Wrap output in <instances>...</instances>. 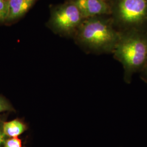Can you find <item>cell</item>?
Returning <instances> with one entry per match:
<instances>
[{"instance_id":"6da1fadb","label":"cell","mask_w":147,"mask_h":147,"mask_svg":"<svg viewBox=\"0 0 147 147\" xmlns=\"http://www.w3.org/2000/svg\"><path fill=\"white\" fill-rule=\"evenodd\" d=\"M77 41L89 50L104 52L114 50L117 38L106 21L90 18L82 22L75 33Z\"/></svg>"},{"instance_id":"7a4b0ae2","label":"cell","mask_w":147,"mask_h":147,"mask_svg":"<svg viewBox=\"0 0 147 147\" xmlns=\"http://www.w3.org/2000/svg\"><path fill=\"white\" fill-rule=\"evenodd\" d=\"M113 51L124 66L125 82L130 84L132 74L141 70L147 61V41L139 37H129L118 42Z\"/></svg>"},{"instance_id":"3957f363","label":"cell","mask_w":147,"mask_h":147,"mask_svg":"<svg viewBox=\"0 0 147 147\" xmlns=\"http://www.w3.org/2000/svg\"><path fill=\"white\" fill-rule=\"evenodd\" d=\"M83 19L78 8L72 0L53 8L47 26L57 34L69 36L76 33Z\"/></svg>"},{"instance_id":"277c9868","label":"cell","mask_w":147,"mask_h":147,"mask_svg":"<svg viewBox=\"0 0 147 147\" xmlns=\"http://www.w3.org/2000/svg\"><path fill=\"white\" fill-rule=\"evenodd\" d=\"M121 19L130 24L138 23L147 14V0H121L119 5Z\"/></svg>"},{"instance_id":"5b68a950","label":"cell","mask_w":147,"mask_h":147,"mask_svg":"<svg viewBox=\"0 0 147 147\" xmlns=\"http://www.w3.org/2000/svg\"><path fill=\"white\" fill-rule=\"evenodd\" d=\"M73 1L84 19L106 14L109 11V6L104 0H73Z\"/></svg>"},{"instance_id":"8992f818","label":"cell","mask_w":147,"mask_h":147,"mask_svg":"<svg viewBox=\"0 0 147 147\" xmlns=\"http://www.w3.org/2000/svg\"><path fill=\"white\" fill-rule=\"evenodd\" d=\"M8 13L5 22H11L22 17L37 0H8Z\"/></svg>"},{"instance_id":"52a82bcc","label":"cell","mask_w":147,"mask_h":147,"mask_svg":"<svg viewBox=\"0 0 147 147\" xmlns=\"http://www.w3.org/2000/svg\"><path fill=\"white\" fill-rule=\"evenodd\" d=\"M28 126L22 119L16 118L12 121H5L3 130L7 138L18 137L28 129Z\"/></svg>"},{"instance_id":"ba28073f","label":"cell","mask_w":147,"mask_h":147,"mask_svg":"<svg viewBox=\"0 0 147 147\" xmlns=\"http://www.w3.org/2000/svg\"><path fill=\"white\" fill-rule=\"evenodd\" d=\"M8 0H0V23L5 22L8 13Z\"/></svg>"},{"instance_id":"9c48e42d","label":"cell","mask_w":147,"mask_h":147,"mask_svg":"<svg viewBox=\"0 0 147 147\" xmlns=\"http://www.w3.org/2000/svg\"><path fill=\"white\" fill-rule=\"evenodd\" d=\"M5 112H16V110L11 102L0 95V114Z\"/></svg>"},{"instance_id":"30bf717a","label":"cell","mask_w":147,"mask_h":147,"mask_svg":"<svg viewBox=\"0 0 147 147\" xmlns=\"http://www.w3.org/2000/svg\"><path fill=\"white\" fill-rule=\"evenodd\" d=\"M8 114L4 113L0 116V147H3L5 140L7 138L3 132V125L8 117Z\"/></svg>"},{"instance_id":"8fae6325","label":"cell","mask_w":147,"mask_h":147,"mask_svg":"<svg viewBox=\"0 0 147 147\" xmlns=\"http://www.w3.org/2000/svg\"><path fill=\"white\" fill-rule=\"evenodd\" d=\"M3 147H25L22 146V142L18 137L7 138Z\"/></svg>"},{"instance_id":"7c38bea8","label":"cell","mask_w":147,"mask_h":147,"mask_svg":"<svg viewBox=\"0 0 147 147\" xmlns=\"http://www.w3.org/2000/svg\"><path fill=\"white\" fill-rule=\"evenodd\" d=\"M141 70H142V73L141 75V79L142 81H143L144 82L147 84V61Z\"/></svg>"}]
</instances>
